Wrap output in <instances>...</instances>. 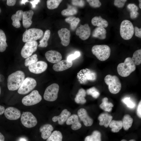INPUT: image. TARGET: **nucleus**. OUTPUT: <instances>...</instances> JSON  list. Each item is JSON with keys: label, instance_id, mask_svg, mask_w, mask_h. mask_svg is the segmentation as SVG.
I'll use <instances>...</instances> for the list:
<instances>
[{"label": "nucleus", "instance_id": "nucleus-1", "mask_svg": "<svg viewBox=\"0 0 141 141\" xmlns=\"http://www.w3.org/2000/svg\"><path fill=\"white\" fill-rule=\"evenodd\" d=\"M25 75L24 72L17 70L10 74L8 77L7 87L10 91L19 89L25 79Z\"/></svg>", "mask_w": 141, "mask_h": 141}, {"label": "nucleus", "instance_id": "nucleus-2", "mask_svg": "<svg viewBox=\"0 0 141 141\" xmlns=\"http://www.w3.org/2000/svg\"><path fill=\"white\" fill-rule=\"evenodd\" d=\"M136 67V65L131 58L128 57L125 59L124 62L118 64L117 67V71L120 76L126 77L134 71Z\"/></svg>", "mask_w": 141, "mask_h": 141}, {"label": "nucleus", "instance_id": "nucleus-3", "mask_svg": "<svg viewBox=\"0 0 141 141\" xmlns=\"http://www.w3.org/2000/svg\"><path fill=\"white\" fill-rule=\"evenodd\" d=\"M92 52L98 60L104 61L110 57L111 50L109 47L107 45H95L92 47Z\"/></svg>", "mask_w": 141, "mask_h": 141}, {"label": "nucleus", "instance_id": "nucleus-4", "mask_svg": "<svg viewBox=\"0 0 141 141\" xmlns=\"http://www.w3.org/2000/svg\"><path fill=\"white\" fill-rule=\"evenodd\" d=\"M104 80L105 83L108 86V89L110 93L116 94L120 92L121 89V85L117 76L108 74L105 77Z\"/></svg>", "mask_w": 141, "mask_h": 141}, {"label": "nucleus", "instance_id": "nucleus-5", "mask_svg": "<svg viewBox=\"0 0 141 141\" xmlns=\"http://www.w3.org/2000/svg\"><path fill=\"white\" fill-rule=\"evenodd\" d=\"M134 33V28L132 22L125 20L121 22L120 27L121 36L124 39L128 40L132 37Z\"/></svg>", "mask_w": 141, "mask_h": 141}, {"label": "nucleus", "instance_id": "nucleus-6", "mask_svg": "<svg viewBox=\"0 0 141 141\" xmlns=\"http://www.w3.org/2000/svg\"><path fill=\"white\" fill-rule=\"evenodd\" d=\"M43 31L39 29L33 28L26 30L22 36V40L23 42L36 41L41 38L43 34Z\"/></svg>", "mask_w": 141, "mask_h": 141}, {"label": "nucleus", "instance_id": "nucleus-7", "mask_svg": "<svg viewBox=\"0 0 141 141\" xmlns=\"http://www.w3.org/2000/svg\"><path fill=\"white\" fill-rule=\"evenodd\" d=\"M59 88L58 85L56 83L48 86L46 89L44 94V99L50 102L56 100L58 97Z\"/></svg>", "mask_w": 141, "mask_h": 141}, {"label": "nucleus", "instance_id": "nucleus-8", "mask_svg": "<svg viewBox=\"0 0 141 141\" xmlns=\"http://www.w3.org/2000/svg\"><path fill=\"white\" fill-rule=\"evenodd\" d=\"M42 99V97L38 91L34 90L24 97L22 99V102L25 105L31 106L39 103Z\"/></svg>", "mask_w": 141, "mask_h": 141}, {"label": "nucleus", "instance_id": "nucleus-9", "mask_svg": "<svg viewBox=\"0 0 141 141\" xmlns=\"http://www.w3.org/2000/svg\"><path fill=\"white\" fill-rule=\"evenodd\" d=\"M36 85L37 82L34 79L27 77L25 79L17 92L20 94H26L34 89Z\"/></svg>", "mask_w": 141, "mask_h": 141}, {"label": "nucleus", "instance_id": "nucleus-10", "mask_svg": "<svg viewBox=\"0 0 141 141\" xmlns=\"http://www.w3.org/2000/svg\"><path fill=\"white\" fill-rule=\"evenodd\" d=\"M21 121L25 127L31 128L35 126L37 121L36 117L30 112H24L21 115Z\"/></svg>", "mask_w": 141, "mask_h": 141}, {"label": "nucleus", "instance_id": "nucleus-11", "mask_svg": "<svg viewBox=\"0 0 141 141\" xmlns=\"http://www.w3.org/2000/svg\"><path fill=\"white\" fill-rule=\"evenodd\" d=\"M38 43L36 41L26 43L21 51V56L27 58L31 56L37 50Z\"/></svg>", "mask_w": 141, "mask_h": 141}, {"label": "nucleus", "instance_id": "nucleus-12", "mask_svg": "<svg viewBox=\"0 0 141 141\" xmlns=\"http://www.w3.org/2000/svg\"><path fill=\"white\" fill-rule=\"evenodd\" d=\"M78 77L81 82L85 83L87 81H94L96 79V73L90 69H86L81 70L78 74Z\"/></svg>", "mask_w": 141, "mask_h": 141}, {"label": "nucleus", "instance_id": "nucleus-13", "mask_svg": "<svg viewBox=\"0 0 141 141\" xmlns=\"http://www.w3.org/2000/svg\"><path fill=\"white\" fill-rule=\"evenodd\" d=\"M48 64L45 62L40 61L28 66V69L31 73L39 74L43 73L47 69Z\"/></svg>", "mask_w": 141, "mask_h": 141}, {"label": "nucleus", "instance_id": "nucleus-14", "mask_svg": "<svg viewBox=\"0 0 141 141\" xmlns=\"http://www.w3.org/2000/svg\"><path fill=\"white\" fill-rule=\"evenodd\" d=\"M75 33L82 40H85L89 38L91 33V30L87 24L81 25L77 29Z\"/></svg>", "mask_w": 141, "mask_h": 141}, {"label": "nucleus", "instance_id": "nucleus-15", "mask_svg": "<svg viewBox=\"0 0 141 141\" xmlns=\"http://www.w3.org/2000/svg\"><path fill=\"white\" fill-rule=\"evenodd\" d=\"M6 118L9 120H15L19 119L21 116V112L16 108L9 107L7 108L4 112Z\"/></svg>", "mask_w": 141, "mask_h": 141}, {"label": "nucleus", "instance_id": "nucleus-16", "mask_svg": "<svg viewBox=\"0 0 141 141\" xmlns=\"http://www.w3.org/2000/svg\"><path fill=\"white\" fill-rule=\"evenodd\" d=\"M78 116L86 126H91L93 122V119L89 116L86 110L84 108H81L78 111Z\"/></svg>", "mask_w": 141, "mask_h": 141}, {"label": "nucleus", "instance_id": "nucleus-17", "mask_svg": "<svg viewBox=\"0 0 141 141\" xmlns=\"http://www.w3.org/2000/svg\"><path fill=\"white\" fill-rule=\"evenodd\" d=\"M58 33L62 45L65 46H68L70 42V34L69 30L66 28H62L58 30Z\"/></svg>", "mask_w": 141, "mask_h": 141}, {"label": "nucleus", "instance_id": "nucleus-18", "mask_svg": "<svg viewBox=\"0 0 141 141\" xmlns=\"http://www.w3.org/2000/svg\"><path fill=\"white\" fill-rule=\"evenodd\" d=\"M45 56L47 60L52 63H56L61 61L62 56L58 52L51 50L48 51L45 53Z\"/></svg>", "mask_w": 141, "mask_h": 141}, {"label": "nucleus", "instance_id": "nucleus-19", "mask_svg": "<svg viewBox=\"0 0 141 141\" xmlns=\"http://www.w3.org/2000/svg\"><path fill=\"white\" fill-rule=\"evenodd\" d=\"M73 65V62H69L67 60L60 61L54 64L53 66V70L56 72L65 70L71 67Z\"/></svg>", "mask_w": 141, "mask_h": 141}, {"label": "nucleus", "instance_id": "nucleus-20", "mask_svg": "<svg viewBox=\"0 0 141 141\" xmlns=\"http://www.w3.org/2000/svg\"><path fill=\"white\" fill-rule=\"evenodd\" d=\"M71 114L70 111L65 109L62 110L58 116H54L52 118V120L54 122L57 121L59 125H62L67 121Z\"/></svg>", "mask_w": 141, "mask_h": 141}, {"label": "nucleus", "instance_id": "nucleus-21", "mask_svg": "<svg viewBox=\"0 0 141 141\" xmlns=\"http://www.w3.org/2000/svg\"><path fill=\"white\" fill-rule=\"evenodd\" d=\"M66 124L68 125H72L71 129L76 130L80 128L81 125L79 120L78 116L76 114L71 115L66 121Z\"/></svg>", "mask_w": 141, "mask_h": 141}, {"label": "nucleus", "instance_id": "nucleus-22", "mask_svg": "<svg viewBox=\"0 0 141 141\" xmlns=\"http://www.w3.org/2000/svg\"><path fill=\"white\" fill-rule=\"evenodd\" d=\"M34 13L32 10L23 12L22 24L24 27L26 28L29 27L32 24V20Z\"/></svg>", "mask_w": 141, "mask_h": 141}, {"label": "nucleus", "instance_id": "nucleus-23", "mask_svg": "<svg viewBox=\"0 0 141 141\" xmlns=\"http://www.w3.org/2000/svg\"><path fill=\"white\" fill-rule=\"evenodd\" d=\"M54 130L52 126L49 124H46L42 126L39 128L42 138L44 139H47L51 135Z\"/></svg>", "mask_w": 141, "mask_h": 141}, {"label": "nucleus", "instance_id": "nucleus-24", "mask_svg": "<svg viewBox=\"0 0 141 141\" xmlns=\"http://www.w3.org/2000/svg\"><path fill=\"white\" fill-rule=\"evenodd\" d=\"M112 119V116L107 113H101L98 118V119L99 121V125L104 126L106 128L109 126Z\"/></svg>", "mask_w": 141, "mask_h": 141}, {"label": "nucleus", "instance_id": "nucleus-25", "mask_svg": "<svg viewBox=\"0 0 141 141\" xmlns=\"http://www.w3.org/2000/svg\"><path fill=\"white\" fill-rule=\"evenodd\" d=\"M23 12L22 10H19L16 11L15 14L11 16V19L13 21L12 24L16 28H18L20 27V21L22 18Z\"/></svg>", "mask_w": 141, "mask_h": 141}, {"label": "nucleus", "instance_id": "nucleus-26", "mask_svg": "<svg viewBox=\"0 0 141 141\" xmlns=\"http://www.w3.org/2000/svg\"><path fill=\"white\" fill-rule=\"evenodd\" d=\"M91 23L93 25L98 27H107L108 26V23L105 20L102 18L101 16H95L91 20Z\"/></svg>", "mask_w": 141, "mask_h": 141}, {"label": "nucleus", "instance_id": "nucleus-27", "mask_svg": "<svg viewBox=\"0 0 141 141\" xmlns=\"http://www.w3.org/2000/svg\"><path fill=\"white\" fill-rule=\"evenodd\" d=\"M106 30L104 28L98 27L96 28L93 31L92 36L94 37L103 40L106 38Z\"/></svg>", "mask_w": 141, "mask_h": 141}, {"label": "nucleus", "instance_id": "nucleus-28", "mask_svg": "<svg viewBox=\"0 0 141 141\" xmlns=\"http://www.w3.org/2000/svg\"><path fill=\"white\" fill-rule=\"evenodd\" d=\"M86 94V91L83 88L79 89L74 99L75 102L81 104L85 103L86 102V100L85 98Z\"/></svg>", "mask_w": 141, "mask_h": 141}, {"label": "nucleus", "instance_id": "nucleus-29", "mask_svg": "<svg viewBox=\"0 0 141 141\" xmlns=\"http://www.w3.org/2000/svg\"><path fill=\"white\" fill-rule=\"evenodd\" d=\"M133 119L128 114L125 115L122 121V127L125 130H128L131 126Z\"/></svg>", "mask_w": 141, "mask_h": 141}, {"label": "nucleus", "instance_id": "nucleus-30", "mask_svg": "<svg viewBox=\"0 0 141 141\" xmlns=\"http://www.w3.org/2000/svg\"><path fill=\"white\" fill-rule=\"evenodd\" d=\"M111 128V131L114 133L118 132L122 128V121L121 120H112L109 126Z\"/></svg>", "mask_w": 141, "mask_h": 141}, {"label": "nucleus", "instance_id": "nucleus-31", "mask_svg": "<svg viewBox=\"0 0 141 141\" xmlns=\"http://www.w3.org/2000/svg\"><path fill=\"white\" fill-rule=\"evenodd\" d=\"M101 134L97 130H95L92 134L87 136L85 138L84 141H101Z\"/></svg>", "mask_w": 141, "mask_h": 141}, {"label": "nucleus", "instance_id": "nucleus-32", "mask_svg": "<svg viewBox=\"0 0 141 141\" xmlns=\"http://www.w3.org/2000/svg\"><path fill=\"white\" fill-rule=\"evenodd\" d=\"M108 99L107 97L103 98L102 100V103L100 105V108L105 111L110 112L111 111L114 106L113 104L108 101Z\"/></svg>", "mask_w": 141, "mask_h": 141}, {"label": "nucleus", "instance_id": "nucleus-33", "mask_svg": "<svg viewBox=\"0 0 141 141\" xmlns=\"http://www.w3.org/2000/svg\"><path fill=\"white\" fill-rule=\"evenodd\" d=\"M6 37L4 31L0 29V52L4 51L8 46Z\"/></svg>", "mask_w": 141, "mask_h": 141}, {"label": "nucleus", "instance_id": "nucleus-34", "mask_svg": "<svg viewBox=\"0 0 141 141\" xmlns=\"http://www.w3.org/2000/svg\"><path fill=\"white\" fill-rule=\"evenodd\" d=\"M65 20L70 24L71 29L74 30L76 28L80 20L78 17L72 16L66 18Z\"/></svg>", "mask_w": 141, "mask_h": 141}, {"label": "nucleus", "instance_id": "nucleus-35", "mask_svg": "<svg viewBox=\"0 0 141 141\" xmlns=\"http://www.w3.org/2000/svg\"><path fill=\"white\" fill-rule=\"evenodd\" d=\"M62 135L61 132L58 131H55L47 139L46 141H62Z\"/></svg>", "mask_w": 141, "mask_h": 141}, {"label": "nucleus", "instance_id": "nucleus-36", "mask_svg": "<svg viewBox=\"0 0 141 141\" xmlns=\"http://www.w3.org/2000/svg\"><path fill=\"white\" fill-rule=\"evenodd\" d=\"M50 35V31L49 30H46L44 33L43 38L39 42V44L38 46L40 47H46L48 45V41Z\"/></svg>", "mask_w": 141, "mask_h": 141}, {"label": "nucleus", "instance_id": "nucleus-37", "mask_svg": "<svg viewBox=\"0 0 141 141\" xmlns=\"http://www.w3.org/2000/svg\"><path fill=\"white\" fill-rule=\"evenodd\" d=\"M77 11V9L75 7L69 5L67 8L62 11L61 14L63 16L73 15L76 14Z\"/></svg>", "mask_w": 141, "mask_h": 141}, {"label": "nucleus", "instance_id": "nucleus-38", "mask_svg": "<svg viewBox=\"0 0 141 141\" xmlns=\"http://www.w3.org/2000/svg\"><path fill=\"white\" fill-rule=\"evenodd\" d=\"M132 59L136 65H139L141 63V50L135 51L133 54Z\"/></svg>", "mask_w": 141, "mask_h": 141}, {"label": "nucleus", "instance_id": "nucleus-39", "mask_svg": "<svg viewBox=\"0 0 141 141\" xmlns=\"http://www.w3.org/2000/svg\"><path fill=\"white\" fill-rule=\"evenodd\" d=\"M61 0H48L47 1V6L50 9H53L57 8L62 1Z\"/></svg>", "mask_w": 141, "mask_h": 141}, {"label": "nucleus", "instance_id": "nucleus-40", "mask_svg": "<svg viewBox=\"0 0 141 141\" xmlns=\"http://www.w3.org/2000/svg\"><path fill=\"white\" fill-rule=\"evenodd\" d=\"M37 57V55L34 54L26 58L24 63L25 66L26 67L29 66L37 62L38 60Z\"/></svg>", "mask_w": 141, "mask_h": 141}, {"label": "nucleus", "instance_id": "nucleus-41", "mask_svg": "<svg viewBox=\"0 0 141 141\" xmlns=\"http://www.w3.org/2000/svg\"><path fill=\"white\" fill-rule=\"evenodd\" d=\"M86 93L87 95H91L95 98H97L100 95L98 90L94 87H93L87 90Z\"/></svg>", "mask_w": 141, "mask_h": 141}, {"label": "nucleus", "instance_id": "nucleus-42", "mask_svg": "<svg viewBox=\"0 0 141 141\" xmlns=\"http://www.w3.org/2000/svg\"><path fill=\"white\" fill-rule=\"evenodd\" d=\"M122 101L128 107L133 108L136 106L135 103L132 101L130 97H126L122 99Z\"/></svg>", "mask_w": 141, "mask_h": 141}, {"label": "nucleus", "instance_id": "nucleus-43", "mask_svg": "<svg viewBox=\"0 0 141 141\" xmlns=\"http://www.w3.org/2000/svg\"><path fill=\"white\" fill-rule=\"evenodd\" d=\"M86 1L93 8H98L101 6V3L98 0H87Z\"/></svg>", "mask_w": 141, "mask_h": 141}, {"label": "nucleus", "instance_id": "nucleus-44", "mask_svg": "<svg viewBox=\"0 0 141 141\" xmlns=\"http://www.w3.org/2000/svg\"><path fill=\"white\" fill-rule=\"evenodd\" d=\"M80 52L76 51L74 54H71L68 56L67 60L69 62H72V61L79 57L80 55Z\"/></svg>", "mask_w": 141, "mask_h": 141}, {"label": "nucleus", "instance_id": "nucleus-45", "mask_svg": "<svg viewBox=\"0 0 141 141\" xmlns=\"http://www.w3.org/2000/svg\"><path fill=\"white\" fill-rule=\"evenodd\" d=\"M127 1L126 0H115L114 1V4L118 8H121L124 6Z\"/></svg>", "mask_w": 141, "mask_h": 141}, {"label": "nucleus", "instance_id": "nucleus-46", "mask_svg": "<svg viewBox=\"0 0 141 141\" xmlns=\"http://www.w3.org/2000/svg\"><path fill=\"white\" fill-rule=\"evenodd\" d=\"M127 8L129 10L130 12L137 11L138 10V8L134 4L130 3L127 6Z\"/></svg>", "mask_w": 141, "mask_h": 141}, {"label": "nucleus", "instance_id": "nucleus-47", "mask_svg": "<svg viewBox=\"0 0 141 141\" xmlns=\"http://www.w3.org/2000/svg\"><path fill=\"white\" fill-rule=\"evenodd\" d=\"M71 2L72 4L75 6L82 7L85 5V2L83 0H72Z\"/></svg>", "mask_w": 141, "mask_h": 141}, {"label": "nucleus", "instance_id": "nucleus-48", "mask_svg": "<svg viewBox=\"0 0 141 141\" xmlns=\"http://www.w3.org/2000/svg\"><path fill=\"white\" fill-rule=\"evenodd\" d=\"M135 36L139 38H141V28L136 26L134 27Z\"/></svg>", "mask_w": 141, "mask_h": 141}, {"label": "nucleus", "instance_id": "nucleus-49", "mask_svg": "<svg viewBox=\"0 0 141 141\" xmlns=\"http://www.w3.org/2000/svg\"><path fill=\"white\" fill-rule=\"evenodd\" d=\"M137 114L140 118H141V101H140L138 104L137 109Z\"/></svg>", "mask_w": 141, "mask_h": 141}, {"label": "nucleus", "instance_id": "nucleus-50", "mask_svg": "<svg viewBox=\"0 0 141 141\" xmlns=\"http://www.w3.org/2000/svg\"><path fill=\"white\" fill-rule=\"evenodd\" d=\"M138 14L139 13L137 11L130 12V17L132 19L136 18L138 16Z\"/></svg>", "mask_w": 141, "mask_h": 141}, {"label": "nucleus", "instance_id": "nucleus-51", "mask_svg": "<svg viewBox=\"0 0 141 141\" xmlns=\"http://www.w3.org/2000/svg\"><path fill=\"white\" fill-rule=\"evenodd\" d=\"M16 0H8L7 1V5L10 6L14 5L16 3Z\"/></svg>", "mask_w": 141, "mask_h": 141}, {"label": "nucleus", "instance_id": "nucleus-52", "mask_svg": "<svg viewBox=\"0 0 141 141\" xmlns=\"http://www.w3.org/2000/svg\"><path fill=\"white\" fill-rule=\"evenodd\" d=\"M40 1L39 0H33L30 1V3L32 5V8H34L36 4H37Z\"/></svg>", "mask_w": 141, "mask_h": 141}, {"label": "nucleus", "instance_id": "nucleus-53", "mask_svg": "<svg viewBox=\"0 0 141 141\" xmlns=\"http://www.w3.org/2000/svg\"><path fill=\"white\" fill-rule=\"evenodd\" d=\"M5 110L4 107L0 105V115L4 113Z\"/></svg>", "mask_w": 141, "mask_h": 141}, {"label": "nucleus", "instance_id": "nucleus-54", "mask_svg": "<svg viewBox=\"0 0 141 141\" xmlns=\"http://www.w3.org/2000/svg\"><path fill=\"white\" fill-rule=\"evenodd\" d=\"M5 137L0 132V141H4Z\"/></svg>", "mask_w": 141, "mask_h": 141}, {"label": "nucleus", "instance_id": "nucleus-55", "mask_svg": "<svg viewBox=\"0 0 141 141\" xmlns=\"http://www.w3.org/2000/svg\"><path fill=\"white\" fill-rule=\"evenodd\" d=\"M4 79V76L2 74L0 75V82L3 81Z\"/></svg>", "mask_w": 141, "mask_h": 141}, {"label": "nucleus", "instance_id": "nucleus-56", "mask_svg": "<svg viewBox=\"0 0 141 141\" xmlns=\"http://www.w3.org/2000/svg\"><path fill=\"white\" fill-rule=\"evenodd\" d=\"M28 2V0H22L20 2V3L21 4H25V3L27 2Z\"/></svg>", "mask_w": 141, "mask_h": 141}, {"label": "nucleus", "instance_id": "nucleus-57", "mask_svg": "<svg viewBox=\"0 0 141 141\" xmlns=\"http://www.w3.org/2000/svg\"><path fill=\"white\" fill-rule=\"evenodd\" d=\"M120 141H127L126 139H123L121 140ZM128 141H136L135 139H131Z\"/></svg>", "mask_w": 141, "mask_h": 141}, {"label": "nucleus", "instance_id": "nucleus-58", "mask_svg": "<svg viewBox=\"0 0 141 141\" xmlns=\"http://www.w3.org/2000/svg\"><path fill=\"white\" fill-rule=\"evenodd\" d=\"M19 141H26V140L24 138H21L20 139Z\"/></svg>", "mask_w": 141, "mask_h": 141}, {"label": "nucleus", "instance_id": "nucleus-59", "mask_svg": "<svg viewBox=\"0 0 141 141\" xmlns=\"http://www.w3.org/2000/svg\"><path fill=\"white\" fill-rule=\"evenodd\" d=\"M139 7L140 9H141V1L139 0Z\"/></svg>", "mask_w": 141, "mask_h": 141}, {"label": "nucleus", "instance_id": "nucleus-60", "mask_svg": "<svg viewBox=\"0 0 141 141\" xmlns=\"http://www.w3.org/2000/svg\"><path fill=\"white\" fill-rule=\"evenodd\" d=\"M1 87H0V94H1Z\"/></svg>", "mask_w": 141, "mask_h": 141}, {"label": "nucleus", "instance_id": "nucleus-61", "mask_svg": "<svg viewBox=\"0 0 141 141\" xmlns=\"http://www.w3.org/2000/svg\"><path fill=\"white\" fill-rule=\"evenodd\" d=\"M1 8L0 7V13H1Z\"/></svg>", "mask_w": 141, "mask_h": 141}]
</instances>
